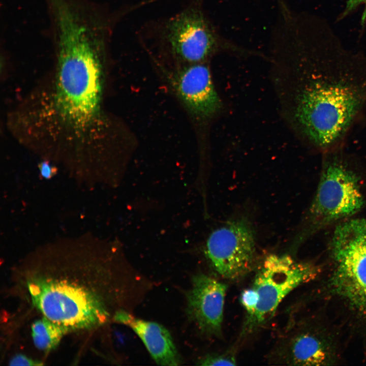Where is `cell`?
Masks as SVG:
<instances>
[{"label":"cell","instance_id":"5bb4252c","mask_svg":"<svg viewBox=\"0 0 366 366\" xmlns=\"http://www.w3.org/2000/svg\"><path fill=\"white\" fill-rule=\"evenodd\" d=\"M200 365H235V355L232 351H227L221 354H208L200 358L198 361Z\"/></svg>","mask_w":366,"mask_h":366},{"label":"cell","instance_id":"ba28073f","mask_svg":"<svg viewBox=\"0 0 366 366\" xmlns=\"http://www.w3.org/2000/svg\"><path fill=\"white\" fill-rule=\"evenodd\" d=\"M256 248L254 228L242 217L228 221L212 231L206 240L204 252L219 275L234 280L252 270Z\"/></svg>","mask_w":366,"mask_h":366},{"label":"cell","instance_id":"ac0fdd59","mask_svg":"<svg viewBox=\"0 0 366 366\" xmlns=\"http://www.w3.org/2000/svg\"><path fill=\"white\" fill-rule=\"evenodd\" d=\"M363 4L365 5V9L364 11L362 18V21L363 23L366 20V0H348L347 2L345 9L341 15V18L346 16L354 10L357 7Z\"/></svg>","mask_w":366,"mask_h":366},{"label":"cell","instance_id":"e0dca14e","mask_svg":"<svg viewBox=\"0 0 366 366\" xmlns=\"http://www.w3.org/2000/svg\"><path fill=\"white\" fill-rule=\"evenodd\" d=\"M42 176L46 178H51L57 173V168L50 165L47 160L41 162L38 165Z\"/></svg>","mask_w":366,"mask_h":366},{"label":"cell","instance_id":"9c48e42d","mask_svg":"<svg viewBox=\"0 0 366 366\" xmlns=\"http://www.w3.org/2000/svg\"><path fill=\"white\" fill-rule=\"evenodd\" d=\"M186 293V312L200 331L208 337L222 336L226 284L203 273L193 277Z\"/></svg>","mask_w":366,"mask_h":366},{"label":"cell","instance_id":"6da1fadb","mask_svg":"<svg viewBox=\"0 0 366 366\" xmlns=\"http://www.w3.org/2000/svg\"><path fill=\"white\" fill-rule=\"evenodd\" d=\"M104 47L82 34L58 41L51 73L8 115V129L18 142L50 156L98 154L107 128Z\"/></svg>","mask_w":366,"mask_h":366},{"label":"cell","instance_id":"277c9868","mask_svg":"<svg viewBox=\"0 0 366 366\" xmlns=\"http://www.w3.org/2000/svg\"><path fill=\"white\" fill-rule=\"evenodd\" d=\"M331 240L333 291L366 313V219H352L339 225Z\"/></svg>","mask_w":366,"mask_h":366},{"label":"cell","instance_id":"8992f818","mask_svg":"<svg viewBox=\"0 0 366 366\" xmlns=\"http://www.w3.org/2000/svg\"><path fill=\"white\" fill-rule=\"evenodd\" d=\"M164 37L172 53L189 64L203 63L216 53L256 54L221 36L199 7L188 8L168 21Z\"/></svg>","mask_w":366,"mask_h":366},{"label":"cell","instance_id":"4fadbf2b","mask_svg":"<svg viewBox=\"0 0 366 366\" xmlns=\"http://www.w3.org/2000/svg\"><path fill=\"white\" fill-rule=\"evenodd\" d=\"M66 333L62 327L43 316L31 325L34 344L37 349L44 352L54 349Z\"/></svg>","mask_w":366,"mask_h":366},{"label":"cell","instance_id":"7a4b0ae2","mask_svg":"<svg viewBox=\"0 0 366 366\" xmlns=\"http://www.w3.org/2000/svg\"><path fill=\"white\" fill-rule=\"evenodd\" d=\"M290 63L289 117L301 138L335 150L366 107V59L297 52Z\"/></svg>","mask_w":366,"mask_h":366},{"label":"cell","instance_id":"52a82bcc","mask_svg":"<svg viewBox=\"0 0 366 366\" xmlns=\"http://www.w3.org/2000/svg\"><path fill=\"white\" fill-rule=\"evenodd\" d=\"M325 164L318 189L309 209L311 225H321L347 218L363 204L358 179L334 155Z\"/></svg>","mask_w":366,"mask_h":366},{"label":"cell","instance_id":"3957f363","mask_svg":"<svg viewBox=\"0 0 366 366\" xmlns=\"http://www.w3.org/2000/svg\"><path fill=\"white\" fill-rule=\"evenodd\" d=\"M107 256L81 249L37 254L13 270L15 293L67 333L97 329L111 316Z\"/></svg>","mask_w":366,"mask_h":366},{"label":"cell","instance_id":"7c38bea8","mask_svg":"<svg viewBox=\"0 0 366 366\" xmlns=\"http://www.w3.org/2000/svg\"><path fill=\"white\" fill-rule=\"evenodd\" d=\"M113 319L129 326L138 336L158 364L175 366L181 363L171 336L164 326L137 318L122 310L115 312Z\"/></svg>","mask_w":366,"mask_h":366},{"label":"cell","instance_id":"2e32d148","mask_svg":"<svg viewBox=\"0 0 366 366\" xmlns=\"http://www.w3.org/2000/svg\"><path fill=\"white\" fill-rule=\"evenodd\" d=\"M42 361L22 354H17L9 360V365H42Z\"/></svg>","mask_w":366,"mask_h":366},{"label":"cell","instance_id":"30bf717a","mask_svg":"<svg viewBox=\"0 0 366 366\" xmlns=\"http://www.w3.org/2000/svg\"><path fill=\"white\" fill-rule=\"evenodd\" d=\"M171 81L180 100L196 117L211 118L221 109L222 103L209 69L203 63L189 64L180 68Z\"/></svg>","mask_w":366,"mask_h":366},{"label":"cell","instance_id":"8fae6325","mask_svg":"<svg viewBox=\"0 0 366 366\" xmlns=\"http://www.w3.org/2000/svg\"><path fill=\"white\" fill-rule=\"evenodd\" d=\"M274 361L293 365H327L332 361L330 345L315 331L302 330L287 336L274 353Z\"/></svg>","mask_w":366,"mask_h":366},{"label":"cell","instance_id":"9a60e30c","mask_svg":"<svg viewBox=\"0 0 366 366\" xmlns=\"http://www.w3.org/2000/svg\"><path fill=\"white\" fill-rule=\"evenodd\" d=\"M240 301L246 312L245 320H249L254 314L258 302V296L251 286L242 291L240 296Z\"/></svg>","mask_w":366,"mask_h":366},{"label":"cell","instance_id":"5b68a950","mask_svg":"<svg viewBox=\"0 0 366 366\" xmlns=\"http://www.w3.org/2000/svg\"><path fill=\"white\" fill-rule=\"evenodd\" d=\"M318 268L289 255L270 254L259 266L251 287L258 296L255 312L245 320L242 334L252 333L267 321L292 290L314 279Z\"/></svg>","mask_w":366,"mask_h":366}]
</instances>
